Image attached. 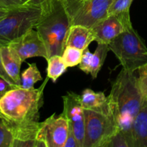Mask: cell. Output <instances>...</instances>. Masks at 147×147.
<instances>
[{"label": "cell", "instance_id": "1", "mask_svg": "<svg viewBox=\"0 0 147 147\" xmlns=\"http://www.w3.org/2000/svg\"><path fill=\"white\" fill-rule=\"evenodd\" d=\"M49 78L37 88L17 87L0 98V118L6 123L16 139L31 136L39 129L40 110Z\"/></svg>", "mask_w": 147, "mask_h": 147}, {"label": "cell", "instance_id": "2", "mask_svg": "<svg viewBox=\"0 0 147 147\" xmlns=\"http://www.w3.org/2000/svg\"><path fill=\"white\" fill-rule=\"evenodd\" d=\"M107 100L118 129L124 134L131 147L132 126L144 101L135 73L122 68L112 83Z\"/></svg>", "mask_w": 147, "mask_h": 147}, {"label": "cell", "instance_id": "3", "mask_svg": "<svg viewBox=\"0 0 147 147\" xmlns=\"http://www.w3.org/2000/svg\"><path fill=\"white\" fill-rule=\"evenodd\" d=\"M42 17L36 30L47 50L48 58L53 55H62L65 40L70 27L68 14L60 0H43Z\"/></svg>", "mask_w": 147, "mask_h": 147}, {"label": "cell", "instance_id": "4", "mask_svg": "<svg viewBox=\"0 0 147 147\" xmlns=\"http://www.w3.org/2000/svg\"><path fill=\"white\" fill-rule=\"evenodd\" d=\"M43 0H32L9 10L0 21V45H8L38 24L43 11Z\"/></svg>", "mask_w": 147, "mask_h": 147}, {"label": "cell", "instance_id": "5", "mask_svg": "<svg viewBox=\"0 0 147 147\" xmlns=\"http://www.w3.org/2000/svg\"><path fill=\"white\" fill-rule=\"evenodd\" d=\"M109 47L118 58L122 68L127 71L135 73L147 63L146 44L133 26L112 40Z\"/></svg>", "mask_w": 147, "mask_h": 147}, {"label": "cell", "instance_id": "6", "mask_svg": "<svg viewBox=\"0 0 147 147\" xmlns=\"http://www.w3.org/2000/svg\"><path fill=\"white\" fill-rule=\"evenodd\" d=\"M85 110V138L83 147H106L119 129L113 116L106 107Z\"/></svg>", "mask_w": 147, "mask_h": 147}, {"label": "cell", "instance_id": "7", "mask_svg": "<svg viewBox=\"0 0 147 147\" xmlns=\"http://www.w3.org/2000/svg\"><path fill=\"white\" fill-rule=\"evenodd\" d=\"M68 14L70 26L93 28L108 16L113 0H60Z\"/></svg>", "mask_w": 147, "mask_h": 147}, {"label": "cell", "instance_id": "8", "mask_svg": "<svg viewBox=\"0 0 147 147\" xmlns=\"http://www.w3.org/2000/svg\"><path fill=\"white\" fill-rule=\"evenodd\" d=\"M69 131V123L63 113H55L41 122L37 132L38 147H64Z\"/></svg>", "mask_w": 147, "mask_h": 147}, {"label": "cell", "instance_id": "9", "mask_svg": "<svg viewBox=\"0 0 147 147\" xmlns=\"http://www.w3.org/2000/svg\"><path fill=\"white\" fill-rule=\"evenodd\" d=\"M132 26L130 11L108 15L93 27L95 41L109 45L116 37Z\"/></svg>", "mask_w": 147, "mask_h": 147}, {"label": "cell", "instance_id": "10", "mask_svg": "<svg viewBox=\"0 0 147 147\" xmlns=\"http://www.w3.org/2000/svg\"><path fill=\"white\" fill-rule=\"evenodd\" d=\"M63 110L62 113L68 121L77 139L79 147L84 146L85 110L80 100V96L74 92H67L62 97Z\"/></svg>", "mask_w": 147, "mask_h": 147}, {"label": "cell", "instance_id": "11", "mask_svg": "<svg viewBox=\"0 0 147 147\" xmlns=\"http://www.w3.org/2000/svg\"><path fill=\"white\" fill-rule=\"evenodd\" d=\"M8 45L16 50L22 62L31 57H41L48 59L47 50L37 30L34 29L11 42Z\"/></svg>", "mask_w": 147, "mask_h": 147}, {"label": "cell", "instance_id": "12", "mask_svg": "<svg viewBox=\"0 0 147 147\" xmlns=\"http://www.w3.org/2000/svg\"><path fill=\"white\" fill-rule=\"evenodd\" d=\"M0 56L7 74L17 86L21 87L20 67L23 62L18 53L11 46L3 45L0 47Z\"/></svg>", "mask_w": 147, "mask_h": 147}, {"label": "cell", "instance_id": "13", "mask_svg": "<svg viewBox=\"0 0 147 147\" xmlns=\"http://www.w3.org/2000/svg\"><path fill=\"white\" fill-rule=\"evenodd\" d=\"M93 41H95V35L93 29L85 26L74 24L67 30L65 40V47L72 46L80 50H84Z\"/></svg>", "mask_w": 147, "mask_h": 147}, {"label": "cell", "instance_id": "14", "mask_svg": "<svg viewBox=\"0 0 147 147\" xmlns=\"http://www.w3.org/2000/svg\"><path fill=\"white\" fill-rule=\"evenodd\" d=\"M131 147H147V100L145 99L132 126Z\"/></svg>", "mask_w": 147, "mask_h": 147}, {"label": "cell", "instance_id": "15", "mask_svg": "<svg viewBox=\"0 0 147 147\" xmlns=\"http://www.w3.org/2000/svg\"><path fill=\"white\" fill-rule=\"evenodd\" d=\"M81 103L84 109H103L108 106L107 97L103 92H96L90 88H86L80 95Z\"/></svg>", "mask_w": 147, "mask_h": 147}, {"label": "cell", "instance_id": "16", "mask_svg": "<svg viewBox=\"0 0 147 147\" xmlns=\"http://www.w3.org/2000/svg\"><path fill=\"white\" fill-rule=\"evenodd\" d=\"M109 50V45L98 43L97 47L92 55L89 73L93 79L97 78L98 73L101 70Z\"/></svg>", "mask_w": 147, "mask_h": 147}, {"label": "cell", "instance_id": "17", "mask_svg": "<svg viewBox=\"0 0 147 147\" xmlns=\"http://www.w3.org/2000/svg\"><path fill=\"white\" fill-rule=\"evenodd\" d=\"M47 61V77L55 83L57 79L65 73L67 67L63 60L62 55H53L49 57Z\"/></svg>", "mask_w": 147, "mask_h": 147}, {"label": "cell", "instance_id": "18", "mask_svg": "<svg viewBox=\"0 0 147 147\" xmlns=\"http://www.w3.org/2000/svg\"><path fill=\"white\" fill-rule=\"evenodd\" d=\"M42 79L41 73L36 63H29L28 67L21 75V87L24 89L34 88V84Z\"/></svg>", "mask_w": 147, "mask_h": 147}, {"label": "cell", "instance_id": "19", "mask_svg": "<svg viewBox=\"0 0 147 147\" xmlns=\"http://www.w3.org/2000/svg\"><path fill=\"white\" fill-rule=\"evenodd\" d=\"M83 50L72 46H66L62 54L63 60L67 67H73L80 64Z\"/></svg>", "mask_w": 147, "mask_h": 147}, {"label": "cell", "instance_id": "20", "mask_svg": "<svg viewBox=\"0 0 147 147\" xmlns=\"http://www.w3.org/2000/svg\"><path fill=\"white\" fill-rule=\"evenodd\" d=\"M12 133L5 122L0 118V147H12Z\"/></svg>", "mask_w": 147, "mask_h": 147}, {"label": "cell", "instance_id": "21", "mask_svg": "<svg viewBox=\"0 0 147 147\" xmlns=\"http://www.w3.org/2000/svg\"><path fill=\"white\" fill-rule=\"evenodd\" d=\"M138 76H136L138 87L142 97L147 100V63L141 66L137 70Z\"/></svg>", "mask_w": 147, "mask_h": 147}, {"label": "cell", "instance_id": "22", "mask_svg": "<svg viewBox=\"0 0 147 147\" xmlns=\"http://www.w3.org/2000/svg\"><path fill=\"white\" fill-rule=\"evenodd\" d=\"M134 0H113L108 11V15L130 11V7Z\"/></svg>", "mask_w": 147, "mask_h": 147}, {"label": "cell", "instance_id": "23", "mask_svg": "<svg viewBox=\"0 0 147 147\" xmlns=\"http://www.w3.org/2000/svg\"><path fill=\"white\" fill-rule=\"evenodd\" d=\"M106 147H129V144L124 134L119 131L112 136Z\"/></svg>", "mask_w": 147, "mask_h": 147}, {"label": "cell", "instance_id": "24", "mask_svg": "<svg viewBox=\"0 0 147 147\" xmlns=\"http://www.w3.org/2000/svg\"><path fill=\"white\" fill-rule=\"evenodd\" d=\"M93 53H91L89 50L88 47L83 50V57H82L81 61L78 65L79 69L84 72L86 74H89L90 73V61H91V57Z\"/></svg>", "mask_w": 147, "mask_h": 147}, {"label": "cell", "instance_id": "25", "mask_svg": "<svg viewBox=\"0 0 147 147\" xmlns=\"http://www.w3.org/2000/svg\"><path fill=\"white\" fill-rule=\"evenodd\" d=\"M25 4L22 0H0V8L7 10H11L12 9L20 7Z\"/></svg>", "mask_w": 147, "mask_h": 147}, {"label": "cell", "instance_id": "26", "mask_svg": "<svg viewBox=\"0 0 147 147\" xmlns=\"http://www.w3.org/2000/svg\"><path fill=\"white\" fill-rule=\"evenodd\" d=\"M64 147H79L76 135L70 125H69L68 134H67V137L65 143Z\"/></svg>", "mask_w": 147, "mask_h": 147}, {"label": "cell", "instance_id": "27", "mask_svg": "<svg viewBox=\"0 0 147 147\" xmlns=\"http://www.w3.org/2000/svg\"><path fill=\"white\" fill-rule=\"evenodd\" d=\"M1 45H0V47H1ZM0 78L2 79H4V80L7 82L8 83H9L11 86H13L14 88H17V87H20V86H17L15 83H14V80L11 78L9 76V75L7 74L6 70H4V67L3 66L2 64V61H1V56H0Z\"/></svg>", "mask_w": 147, "mask_h": 147}, {"label": "cell", "instance_id": "28", "mask_svg": "<svg viewBox=\"0 0 147 147\" xmlns=\"http://www.w3.org/2000/svg\"><path fill=\"white\" fill-rule=\"evenodd\" d=\"M12 88H14L13 86H11L9 83H7L4 79L0 78V98L4 96L7 91Z\"/></svg>", "mask_w": 147, "mask_h": 147}, {"label": "cell", "instance_id": "29", "mask_svg": "<svg viewBox=\"0 0 147 147\" xmlns=\"http://www.w3.org/2000/svg\"><path fill=\"white\" fill-rule=\"evenodd\" d=\"M8 11H9V10L4 9L0 8V21H1V20H2L4 17H6V15L7 14Z\"/></svg>", "mask_w": 147, "mask_h": 147}, {"label": "cell", "instance_id": "30", "mask_svg": "<svg viewBox=\"0 0 147 147\" xmlns=\"http://www.w3.org/2000/svg\"><path fill=\"white\" fill-rule=\"evenodd\" d=\"M22 1L24 3H27V2H30V1H31L32 0H22Z\"/></svg>", "mask_w": 147, "mask_h": 147}]
</instances>
